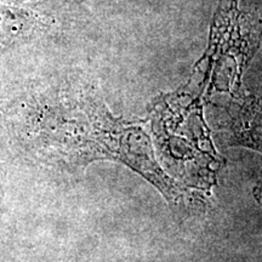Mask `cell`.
Segmentation results:
<instances>
[{"label": "cell", "instance_id": "obj_1", "mask_svg": "<svg viewBox=\"0 0 262 262\" xmlns=\"http://www.w3.org/2000/svg\"><path fill=\"white\" fill-rule=\"evenodd\" d=\"M49 16L32 6L0 3V56L31 47L50 33Z\"/></svg>", "mask_w": 262, "mask_h": 262}, {"label": "cell", "instance_id": "obj_2", "mask_svg": "<svg viewBox=\"0 0 262 262\" xmlns=\"http://www.w3.org/2000/svg\"><path fill=\"white\" fill-rule=\"evenodd\" d=\"M39 0H0V3H5V4H12V5H26L32 6L37 4Z\"/></svg>", "mask_w": 262, "mask_h": 262}]
</instances>
